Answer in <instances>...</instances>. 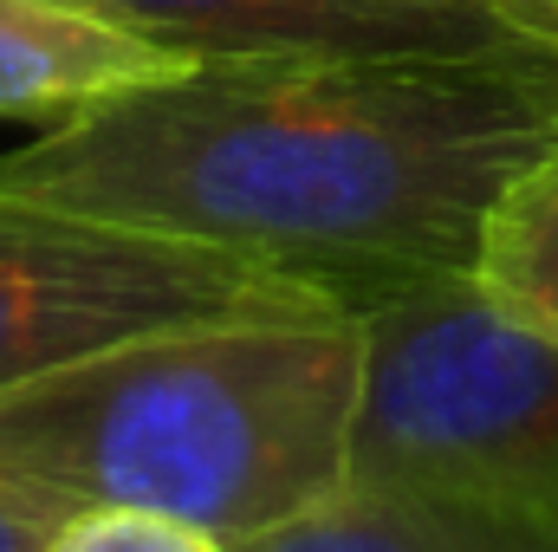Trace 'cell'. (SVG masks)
<instances>
[{
  "label": "cell",
  "instance_id": "cell-1",
  "mask_svg": "<svg viewBox=\"0 0 558 552\" xmlns=\"http://www.w3.org/2000/svg\"><path fill=\"white\" fill-rule=\"evenodd\" d=\"M558 143V46L254 52L65 111L0 189L228 248L351 312L474 274L500 189Z\"/></svg>",
  "mask_w": 558,
  "mask_h": 552
},
{
  "label": "cell",
  "instance_id": "cell-2",
  "mask_svg": "<svg viewBox=\"0 0 558 552\" xmlns=\"http://www.w3.org/2000/svg\"><path fill=\"white\" fill-rule=\"evenodd\" d=\"M364 312L292 305L143 332L0 391V468L72 507L260 540L351 488Z\"/></svg>",
  "mask_w": 558,
  "mask_h": 552
},
{
  "label": "cell",
  "instance_id": "cell-3",
  "mask_svg": "<svg viewBox=\"0 0 558 552\" xmlns=\"http://www.w3.org/2000/svg\"><path fill=\"white\" fill-rule=\"evenodd\" d=\"M351 488L558 527V338L507 319L474 274L364 305Z\"/></svg>",
  "mask_w": 558,
  "mask_h": 552
},
{
  "label": "cell",
  "instance_id": "cell-4",
  "mask_svg": "<svg viewBox=\"0 0 558 552\" xmlns=\"http://www.w3.org/2000/svg\"><path fill=\"white\" fill-rule=\"evenodd\" d=\"M292 305L344 299L228 248L72 215L0 189V391L143 332Z\"/></svg>",
  "mask_w": 558,
  "mask_h": 552
},
{
  "label": "cell",
  "instance_id": "cell-5",
  "mask_svg": "<svg viewBox=\"0 0 558 552\" xmlns=\"http://www.w3.org/2000/svg\"><path fill=\"white\" fill-rule=\"evenodd\" d=\"M175 59L481 52L520 39L487 0H78Z\"/></svg>",
  "mask_w": 558,
  "mask_h": 552
},
{
  "label": "cell",
  "instance_id": "cell-6",
  "mask_svg": "<svg viewBox=\"0 0 558 552\" xmlns=\"http://www.w3.org/2000/svg\"><path fill=\"white\" fill-rule=\"evenodd\" d=\"M182 65L78 0H0V118H65Z\"/></svg>",
  "mask_w": 558,
  "mask_h": 552
},
{
  "label": "cell",
  "instance_id": "cell-7",
  "mask_svg": "<svg viewBox=\"0 0 558 552\" xmlns=\"http://www.w3.org/2000/svg\"><path fill=\"white\" fill-rule=\"evenodd\" d=\"M234 552H558V527L390 488H344Z\"/></svg>",
  "mask_w": 558,
  "mask_h": 552
},
{
  "label": "cell",
  "instance_id": "cell-8",
  "mask_svg": "<svg viewBox=\"0 0 558 552\" xmlns=\"http://www.w3.org/2000/svg\"><path fill=\"white\" fill-rule=\"evenodd\" d=\"M474 286L520 325L558 338V143L526 163L481 221Z\"/></svg>",
  "mask_w": 558,
  "mask_h": 552
},
{
  "label": "cell",
  "instance_id": "cell-9",
  "mask_svg": "<svg viewBox=\"0 0 558 552\" xmlns=\"http://www.w3.org/2000/svg\"><path fill=\"white\" fill-rule=\"evenodd\" d=\"M46 552H234L221 533L149 507H72Z\"/></svg>",
  "mask_w": 558,
  "mask_h": 552
},
{
  "label": "cell",
  "instance_id": "cell-10",
  "mask_svg": "<svg viewBox=\"0 0 558 552\" xmlns=\"http://www.w3.org/2000/svg\"><path fill=\"white\" fill-rule=\"evenodd\" d=\"M65 514H72L65 494L0 468V552H46V540L65 527Z\"/></svg>",
  "mask_w": 558,
  "mask_h": 552
},
{
  "label": "cell",
  "instance_id": "cell-11",
  "mask_svg": "<svg viewBox=\"0 0 558 552\" xmlns=\"http://www.w3.org/2000/svg\"><path fill=\"white\" fill-rule=\"evenodd\" d=\"M520 39H539V46H558V0H487Z\"/></svg>",
  "mask_w": 558,
  "mask_h": 552
}]
</instances>
